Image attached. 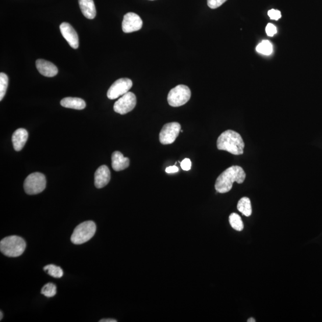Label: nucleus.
Masks as SVG:
<instances>
[{"instance_id":"obj_2","label":"nucleus","mask_w":322,"mask_h":322,"mask_svg":"<svg viewBox=\"0 0 322 322\" xmlns=\"http://www.w3.org/2000/svg\"><path fill=\"white\" fill-rule=\"evenodd\" d=\"M217 146L218 150L227 151L235 155H240L243 154L245 143L238 133L229 130L222 133L218 137Z\"/></svg>"},{"instance_id":"obj_29","label":"nucleus","mask_w":322,"mask_h":322,"mask_svg":"<svg viewBox=\"0 0 322 322\" xmlns=\"http://www.w3.org/2000/svg\"><path fill=\"white\" fill-rule=\"evenodd\" d=\"M100 322H116L117 320L115 319H112V318H108V319H102L99 321Z\"/></svg>"},{"instance_id":"obj_25","label":"nucleus","mask_w":322,"mask_h":322,"mask_svg":"<svg viewBox=\"0 0 322 322\" xmlns=\"http://www.w3.org/2000/svg\"><path fill=\"white\" fill-rule=\"evenodd\" d=\"M268 15L272 20H278L281 18L282 15L280 11L278 10L271 9L268 12Z\"/></svg>"},{"instance_id":"obj_10","label":"nucleus","mask_w":322,"mask_h":322,"mask_svg":"<svg viewBox=\"0 0 322 322\" xmlns=\"http://www.w3.org/2000/svg\"><path fill=\"white\" fill-rule=\"evenodd\" d=\"M142 26L143 21L137 14L130 12L123 16L122 28L125 33H131L139 31Z\"/></svg>"},{"instance_id":"obj_21","label":"nucleus","mask_w":322,"mask_h":322,"mask_svg":"<svg viewBox=\"0 0 322 322\" xmlns=\"http://www.w3.org/2000/svg\"><path fill=\"white\" fill-rule=\"evenodd\" d=\"M256 51L261 54L270 55L273 52V45L270 41L264 40L257 45Z\"/></svg>"},{"instance_id":"obj_20","label":"nucleus","mask_w":322,"mask_h":322,"mask_svg":"<svg viewBox=\"0 0 322 322\" xmlns=\"http://www.w3.org/2000/svg\"><path fill=\"white\" fill-rule=\"evenodd\" d=\"M44 270L51 277L55 278H61L63 277V271L60 267L56 266L54 264L46 265Z\"/></svg>"},{"instance_id":"obj_26","label":"nucleus","mask_w":322,"mask_h":322,"mask_svg":"<svg viewBox=\"0 0 322 322\" xmlns=\"http://www.w3.org/2000/svg\"><path fill=\"white\" fill-rule=\"evenodd\" d=\"M265 32H266L268 36L273 37L277 33V29L274 24L268 23L265 28Z\"/></svg>"},{"instance_id":"obj_19","label":"nucleus","mask_w":322,"mask_h":322,"mask_svg":"<svg viewBox=\"0 0 322 322\" xmlns=\"http://www.w3.org/2000/svg\"><path fill=\"white\" fill-rule=\"evenodd\" d=\"M229 222L233 229L237 231H242L243 229V224L241 217L238 214L232 213L229 216Z\"/></svg>"},{"instance_id":"obj_23","label":"nucleus","mask_w":322,"mask_h":322,"mask_svg":"<svg viewBox=\"0 0 322 322\" xmlns=\"http://www.w3.org/2000/svg\"><path fill=\"white\" fill-rule=\"evenodd\" d=\"M41 293L48 298L54 296L56 294V286L52 283H48L42 287Z\"/></svg>"},{"instance_id":"obj_6","label":"nucleus","mask_w":322,"mask_h":322,"mask_svg":"<svg viewBox=\"0 0 322 322\" xmlns=\"http://www.w3.org/2000/svg\"><path fill=\"white\" fill-rule=\"evenodd\" d=\"M191 91L185 85H179L172 88L168 95V104L172 107H179L185 105L190 100Z\"/></svg>"},{"instance_id":"obj_8","label":"nucleus","mask_w":322,"mask_h":322,"mask_svg":"<svg viewBox=\"0 0 322 322\" xmlns=\"http://www.w3.org/2000/svg\"><path fill=\"white\" fill-rule=\"evenodd\" d=\"M137 99L132 92H128L119 98L114 106V111L121 115H125L135 108Z\"/></svg>"},{"instance_id":"obj_32","label":"nucleus","mask_w":322,"mask_h":322,"mask_svg":"<svg viewBox=\"0 0 322 322\" xmlns=\"http://www.w3.org/2000/svg\"></svg>"},{"instance_id":"obj_22","label":"nucleus","mask_w":322,"mask_h":322,"mask_svg":"<svg viewBox=\"0 0 322 322\" xmlns=\"http://www.w3.org/2000/svg\"><path fill=\"white\" fill-rule=\"evenodd\" d=\"M9 79L6 73H0V101L5 96L7 88L8 87Z\"/></svg>"},{"instance_id":"obj_28","label":"nucleus","mask_w":322,"mask_h":322,"mask_svg":"<svg viewBox=\"0 0 322 322\" xmlns=\"http://www.w3.org/2000/svg\"><path fill=\"white\" fill-rule=\"evenodd\" d=\"M179 170V168L176 165L170 166V167H168L165 169V172L167 173L178 172Z\"/></svg>"},{"instance_id":"obj_18","label":"nucleus","mask_w":322,"mask_h":322,"mask_svg":"<svg viewBox=\"0 0 322 322\" xmlns=\"http://www.w3.org/2000/svg\"><path fill=\"white\" fill-rule=\"evenodd\" d=\"M237 208L239 211L246 217L250 216L252 214V207H251V201L249 197L241 198L238 202Z\"/></svg>"},{"instance_id":"obj_13","label":"nucleus","mask_w":322,"mask_h":322,"mask_svg":"<svg viewBox=\"0 0 322 322\" xmlns=\"http://www.w3.org/2000/svg\"><path fill=\"white\" fill-rule=\"evenodd\" d=\"M36 67L39 72L45 77H53L58 73V69L55 65L44 59H38Z\"/></svg>"},{"instance_id":"obj_7","label":"nucleus","mask_w":322,"mask_h":322,"mask_svg":"<svg viewBox=\"0 0 322 322\" xmlns=\"http://www.w3.org/2000/svg\"><path fill=\"white\" fill-rule=\"evenodd\" d=\"M181 132V126L176 122L166 123L159 133V141L162 144L174 143Z\"/></svg>"},{"instance_id":"obj_16","label":"nucleus","mask_w":322,"mask_h":322,"mask_svg":"<svg viewBox=\"0 0 322 322\" xmlns=\"http://www.w3.org/2000/svg\"><path fill=\"white\" fill-rule=\"evenodd\" d=\"M83 15L87 19H93L96 16V9L93 0H79Z\"/></svg>"},{"instance_id":"obj_27","label":"nucleus","mask_w":322,"mask_h":322,"mask_svg":"<svg viewBox=\"0 0 322 322\" xmlns=\"http://www.w3.org/2000/svg\"><path fill=\"white\" fill-rule=\"evenodd\" d=\"M181 167L183 170L189 171L192 166V162L189 158H186L181 162Z\"/></svg>"},{"instance_id":"obj_4","label":"nucleus","mask_w":322,"mask_h":322,"mask_svg":"<svg viewBox=\"0 0 322 322\" xmlns=\"http://www.w3.org/2000/svg\"><path fill=\"white\" fill-rule=\"evenodd\" d=\"M96 231V225L93 221L82 222L74 229L71 236V242L76 245H80L90 240Z\"/></svg>"},{"instance_id":"obj_3","label":"nucleus","mask_w":322,"mask_h":322,"mask_svg":"<svg viewBox=\"0 0 322 322\" xmlns=\"http://www.w3.org/2000/svg\"><path fill=\"white\" fill-rule=\"evenodd\" d=\"M27 243L24 240L18 236L6 237L0 242V250L5 256L17 257L22 255L26 249Z\"/></svg>"},{"instance_id":"obj_1","label":"nucleus","mask_w":322,"mask_h":322,"mask_svg":"<svg viewBox=\"0 0 322 322\" xmlns=\"http://www.w3.org/2000/svg\"><path fill=\"white\" fill-rule=\"evenodd\" d=\"M246 174L240 166L235 165L226 169L218 177L215 188L220 193L229 192L232 188L233 183L242 184L245 181Z\"/></svg>"},{"instance_id":"obj_11","label":"nucleus","mask_w":322,"mask_h":322,"mask_svg":"<svg viewBox=\"0 0 322 322\" xmlns=\"http://www.w3.org/2000/svg\"><path fill=\"white\" fill-rule=\"evenodd\" d=\"M60 30L63 37L72 48L77 49L79 47V38L77 32L68 23L63 22L60 26Z\"/></svg>"},{"instance_id":"obj_30","label":"nucleus","mask_w":322,"mask_h":322,"mask_svg":"<svg viewBox=\"0 0 322 322\" xmlns=\"http://www.w3.org/2000/svg\"><path fill=\"white\" fill-rule=\"evenodd\" d=\"M247 322H256V320L254 319V318H250L247 320Z\"/></svg>"},{"instance_id":"obj_9","label":"nucleus","mask_w":322,"mask_h":322,"mask_svg":"<svg viewBox=\"0 0 322 322\" xmlns=\"http://www.w3.org/2000/svg\"><path fill=\"white\" fill-rule=\"evenodd\" d=\"M133 86L132 81L129 79H120L112 85L108 91L107 96L111 100H114L122 96L131 89Z\"/></svg>"},{"instance_id":"obj_15","label":"nucleus","mask_w":322,"mask_h":322,"mask_svg":"<svg viewBox=\"0 0 322 322\" xmlns=\"http://www.w3.org/2000/svg\"><path fill=\"white\" fill-rule=\"evenodd\" d=\"M130 159L123 157L119 151H115L112 155V166L116 171L123 170L129 167Z\"/></svg>"},{"instance_id":"obj_31","label":"nucleus","mask_w":322,"mask_h":322,"mask_svg":"<svg viewBox=\"0 0 322 322\" xmlns=\"http://www.w3.org/2000/svg\"><path fill=\"white\" fill-rule=\"evenodd\" d=\"M0 314H1V316H1V317H0V320H2V317H3V313H2V311H1V312H0Z\"/></svg>"},{"instance_id":"obj_12","label":"nucleus","mask_w":322,"mask_h":322,"mask_svg":"<svg viewBox=\"0 0 322 322\" xmlns=\"http://www.w3.org/2000/svg\"><path fill=\"white\" fill-rule=\"evenodd\" d=\"M111 172L106 165H102L94 174V185L98 189L103 188L110 182Z\"/></svg>"},{"instance_id":"obj_17","label":"nucleus","mask_w":322,"mask_h":322,"mask_svg":"<svg viewBox=\"0 0 322 322\" xmlns=\"http://www.w3.org/2000/svg\"><path fill=\"white\" fill-rule=\"evenodd\" d=\"M61 105L63 107L66 108L82 110L86 108V102L82 98L78 97H65L61 102Z\"/></svg>"},{"instance_id":"obj_14","label":"nucleus","mask_w":322,"mask_h":322,"mask_svg":"<svg viewBox=\"0 0 322 322\" xmlns=\"http://www.w3.org/2000/svg\"><path fill=\"white\" fill-rule=\"evenodd\" d=\"M28 139V133L26 129H19L14 132L12 136L13 147L16 151L22 150Z\"/></svg>"},{"instance_id":"obj_24","label":"nucleus","mask_w":322,"mask_h":322,"mask_svg":"<svg viewBox=\"0 0 322 322\" xmlns=\"http://www.w3.org/2000/svg\"><path fill=\"white\" fill-rule=\"evenodd\" d=\"M228 0H207V5L209 8L215 9L219 8Z\"/></svg>"},{"instance_id":"obj_5","label":"nucleus","mask_w":322,"mask_h":322,"mask_svg":"<svg viewBox=\"0 0 322 322\" xmlns=\"http://www.w3.org/2000/svg\"><path fill=\"white\" fill-rule=\"evenodd\" d=\"M23 186L24 192L30 195L40 193L45 189V177L41 172H34L27 177Z\"/></svg>"}]
</instances>
